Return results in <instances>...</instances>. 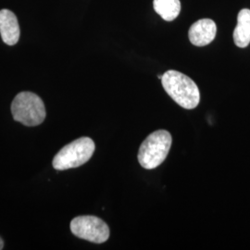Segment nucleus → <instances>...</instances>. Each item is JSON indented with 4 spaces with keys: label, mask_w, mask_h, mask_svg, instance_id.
Returning <instances> with one entry per match:
<instances>
[{
    "label": "nucleus",
    "mask_w": 250,
    "mask_h": 250,
    "mask_svg": "<svg viewBox=\"0 0 250 250\" xmlns=\"http://www.w3.org/2000/svg\"><path fill=\"white\" fill-rule=\"evenodd\" d=\"M233 41L238 47H247L250 43V9L240 10L237 15V25L233 31Z\"/></svg>",
    "instance_id": "8"
},
{
    "label": "nucleus",
    "mask_w": 250,
    "mask_h": 250,
    "mask_svg": "<svg viewBox=\"0 0 250 250\" xmlns=\"http://www.w3.org/2000/svg\"><path fill=\"white\" fill-rule=\"evenodd\" d=\"M162 86L179 106L187 109L197 107L200 93L196 83L177 71H168L162 75Z\"/></svg>",
    "instance_id": "1"
},
{
    "label": "nucleus",
    "mask_w": 250,
    "mask_h": 250,
    "mask_svg": "<svg viewBox=\"0 0 250 250\" xmlns=\"http://www.w3.org/2000/svg\"><path fill=\"white\" fill-rule=\"evenodd\" d=\"M217 34L216 23L210 19H202L192 24L188 32L190 42L197 46H205L214 40Z\"/></svg>",
    "instance_id": "6"
},
{
    "label": "nucleus",
    "mask_w": 250,
    "mask_h": 250,
    "mask_svg": "<svg viewBox=\"0 0 250 250\" xmlns=\"http://www.w3.org/2000/svg\"><path fill=\"white\" fill-rule=\"evenodd\" d=\"M155 11L167 21H172L178 17L181 11L180 0H154Z\"/></svg>",
    "instance_id": "9"
},
{
    "label": "nucleus",
    "mask_w": 250,
    "mask_h": 250,
    "mask_svg": "<svg viewBox=\"0 0 250 250\" xmlns=\"http://www.w3.org/2000/svg\"><path fill=\"white\" fill-rule=\"evenodd\" d=\"M0 34L5 44L16 45L20 39V26L16 15L9 9L0 10Z\"/></svg>",
    "instance_id": "7"
},
{
    "label": "nucleus",
    "mask_w": 250,
    "mask_h": 250,
    "mask_svg": "<svg viewBox=\"0 0 250 250\" xmlns=\"http://www.w3.org/2000/svg\"><path fill=\"white\" fill-rule=\"evenodd\" d=\"M95 143L89 137H82L65 146L55 156L54 169L58 170L77 168L89 161L95 151Z\"/></svg>",
    "instance_id": "4"
},
{
    "label": "nucleus",
    "mask_w": 250,
    "mask_h": 250,
    "mask_svg": "<svg viewBox=\"0 0 250 250\" xmlns=\"http://www.w3.org/2000/svg\"><path fill=\"white\" fill-rule=\"evenodd\" d=\"M171 142V135L165 130H159L149 134L139 148L138 161L140 165L147 170L160 166L169 154Z\"/></svg>",
    "instance_id": "2"
},
{
    "label": "nucleus",
    "mask_w": 250,
    "mask_h": 250,
    "mask_svg": "<svg viewBox=\"0 0 250 250\" xmlns=\"http://www.w3.org/2000/svg\"><path fill=\"white\" fill-rule=\"evenodd\" d=\"M3 247H4V243H3V240H2L1 237H0V250L3 249Z\"/></svg>",
    "instance_id": "10"
},
{
    "label": "nucleus",
    "mask_w": 250,
    "mask_h": 250,
    "mask_svg": "<svg viewBox=\"0 0 250 250\" xmlns=\"http://www.w3.org/2000/svg\"><path fill=\"white\" fill-rule=\"evenodd\" d=\"M71 231L81 239L102 244L109 237V228L105 222L95 216H80L71 223Z\"/></svg>",
    "instance_id": "5"
},
{
    "label": "nucleus",
    "mask_w": 250,
    "mask_h": 250,
    "mask_svg": "<svg viewBox=\"0 0 250 250\" xmlns=\"http://www.w3.org/2000/svg\"><path fill=\"white\" fill-rule=\"evenodd\" d=\"M11 112L15 121L26 126L41 125L45 118L44 102L31 92L18 94L11 104Z\"/></svg>",
    "instance_id": "3"
}]
</instances>
